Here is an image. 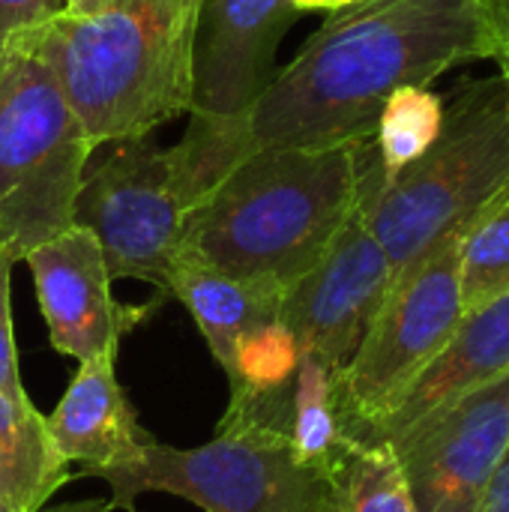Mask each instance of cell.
Listing matches in <instances>:
<instances>
[{"label": "cell", "instance_id": "cell-1", "mask_svg": "<svg viewBox=\"0 0 509 512\" xmlns=\"http://www.w3.org/2000/svg\"><path fill=\"white\" fill-rule=\"evenodd\" d=\"M477 60H492L483 0H360L336 9L243 123L240 159L267 147L366 144L396 90L429 87Z\"/></svg>", "mask_w": 509, "mask_h": 512}, {"label": "cell", "instance_id": "cell-2", "mask_svg": "<svg viewBox=\"0 0 509 512\" xmlns=\"http://www.w3.org/2000/svg\"><path fill=\"white\" fill-rule=\"evenodd\" d=\"M366 144L249 153L186 213L177 255L285 294L351 219Z\"/></svg>", "mask_w": 509, "mask_h": 512}, {"label": "cell", "instance_id": "cell-3", "mask_svg": "<svg viewBox=\"0 0 509 512\" xmlns=\"http://www.w3.org/2000/svg\"><path fill=\"white\" fill-rule=\"evenodd\" d=\"M201 0H108L24 36L57 78L90 144L153 135L189 111Z\"/></svg>", "mask_w": 509, "mask_h": 512}, {"label": "cell", "instance_id": "cell-4", "mask_svg": "<svg viewBox=\"0 0 509 512\" xmlns=\"http://www.w3.org/2000/svg\"><path fill=\"white\" fill-rule=\"evenodd\" d=\"M509 183V78L462 81L444 99L438 141L396 177L381 180L366 144L360 210L399 276L444 237L459 234Z\"/></svg>", "mask_w": 509, "mask_h": 512}, {"label": "cell", "instance_id": "cell-5", "mask_svg": "<svg viewBox=\"0 0 509 512\" xmlns=\"http://www.w3.org/2000/svg\"><path fill=\"white\" fill-rule=\"evenodd\" d=\"M93 144L27 39L0 57V258L24 261L72 228Z\"/></svg>", "mask_w": 509, "mask_h": 512}, {"label": "cell", "instance_id": "cell-6", "mask_svg": "<svg viewBox=\"0 0 509 512\" xmlns=\"http://www.w3.org/2000/svg\"><path fill=\"white\" fill-rule=\"evenodd\" d=\"M303 12L291 0H201L189 126L171 147L186 213L240 162L243 123L276 81V54Z\"/></svg>", "mask_w": 509, "mask_h": 512}, {"label": "cell", "instance_id": "cell-7", "mask_svg": "<svg viewBox=\"0 0 509 512\" xmlns=\"http://www.w3.org/2000/svg\"><path fill=\"white\" fill-rule=\"evenodd\" d=\"M111 489V510H135L144 492H168L207 512H324L330 474L303 462L288 435L225 411L216 438L177 450L150 444L123 468L96 471Z\"/></svg>", "mask_w": 509, "mask_h": 512}, {"label": "cell", "instance_id": "cell-8", "mask_svg": "<svg viewBox=\"0 0 509 512\" xmlns=\"http://www.w3.org/2000/svg\"><path fill=\"white\" fill-rule=\"evenodd\" d=\"M459 234L444 237L393 279L357 354L336 375V417L351 441H369L456 333L465 303Z\"/></svg>", "mask_w": 509, "mask_h": 512}, {"label": "cell", "instance_id": "cell-9", "mask_svg": "<svg viewBox=\"0 0 509 512\" xmlns=\"http://www.w3.org/2000/svg\"><path fill=\"white\" fill-rule=\"evenodd\" d=\"M186 204L171 147L153 135L114 138L90 150L72 225L93 234L111 282L141 279L168 297V270L183 234Z\"/></svg>", "mask_w": 509, "mask_h": 512}, {"label": "cell", "instance_id": "cell-10", "mask_svg": "<svg viewBox=\"0 0 509 512\" xmlns=\"http://www.w3.org/2000/svg\"><path fill=\"white\" fill-rule=\"evenodd\" d=\"M509 441V372L390 435L417 512H477Z\"/></svg>", "mask_w": 509, "mask_h": 512}, {"label": "cell", "instance_id": "cell-11", "mask_svg": "<svg viewBox=\"0 0 509 512\" xmlns=\"http://www.w3.org/2000/svg\"><path fill=\"white\" fill-rule=\"evenodd\" d=\"M393 279V264L372 237L357 198L327 255L285 291L279 324L300 351L321 357L333 375H342L381 312Z\"/></svg>", "mask_w": 509, "mask_h": 512}, {"label": "cell", "instance_id": "cell-12", "mask_svg": "<svg viewBox=\"0 0 509 512\" xmlns=\"http://www.w3.org/2000/svg\"><path fill=\"white\" fill-rule=\"evenodd\" d=\"M24 261L33 273L51 348L75 363L117 354L120 339L150 321L165 303V294L138 306L117 303L102 249L78 225L36 246Z\"/></svg>", "mask_w": 509, "mask_h": 512}, {"label": "cell", "instance_id": "cell-13", "mask_svg": "<svg viewBox=\"0 0 509 512\" xmlns=\"http://www.w3.org/2000/svg\"><path fill=\"white\" fill-rule=\"evenodd\" d=\"M114 360L117 354H102L78 363L60 405L45 417L54 453L66 465H81L84 477L132 465L156 444L117 384Z\"/></svg>", "mask_w": 509, "mask_h": 512}, {"label": "cell", "instance_id": "cell-14", "mask_svg": "<svg viewBox=\"0 0 509 512\" xmlns=\"http://www.w3.org/2000/svg\"><path fill=\"white\" fill-rule=\"evenodd\" d=\"M509 372V291L465 312L456 333L444 345V351L432 360V366L417 378V384L405 393L396 411L378 426V432L366 441H387L402 432L432 408L459 399L477 387H486Z\"/></svg>", "mask_w": 509, "mask_h": 512}, {"label": "cell", "instance_id": "cell-15", "mask_svg": "<svg viewBox=\"0 0 509 512\" xmlns=\"http://www.w3.org/2000/svg\"><path fill=\"white\" fill-rule=\"evenodd\" d=\"M168 297L189 309L213 360L228 375L240 345L279 324L285 294L177 255L168 270Z\"/></svg>", "mask_w": 509, "mask_h": 512}, {"label": "cell", "instance_id": "cell-16", "mask_svg": "<svg viewBox=\"0 0 509 512\" xmlns=\"http://www.w3.org/2000/svg\"><path fill=\"white\" fill-rule=\"evenodd\" d=\"M69 477V465L51 447L45 414L30 399L0 396V507L39 512Z\"/></svg>", "mask_w": 509, "mask_h": 512}, {"label": "cell", "instance_id": "cell-17", "mask_svg": "<svg viewBox=\"0 0 509 512\" xmlns=\"http://www.w3.org/2000/svg\"><path fill=\"white\" fill-rule=\"evenodd\" d=\"M324 512H417L399 459L387 441H351L330 471Z\"/></svg>", "mask_w": 509, "mask_h": 512}, {"label": "cell", "instance_id": "cell-18", "mask_svg": "<svg viewBox=\"0 0 509 512\" xmlns=\"http://www.w3.org/2000/svg\"><path fill=\"white\" fill-rule=\"evenodd\" d=\"M336 375L330 366L309 354L300 351L297 372L291 381V399H288V441L297 450V456L321 471H333L339 453L345 450L348 438L339 426L336 417Z\"/></svg>", "mask_w": 509, "mask_h": 512}, {"label": "cell", "instance_id": "cell-19", "mask_svg": "<svg viewBox=\"0 0 509 512\" xmlns=\"http://www.w3.org/2000/svg\"><path fill=\"white\" fill-rule=\"evenodd\" d=\"M459 285L465 312L509 291V183L462 231Z\"/></svg>", "mask_w": 509, "mask_h": 512}, {"label": "cell", "instance_id": "cell-20", "mask_svg": "<svg viewBox=\"0 0 509 512\" xmlns=\"http://www.w3.org/2000/svg\"><path fill=\"white\" fill-rule=\"evenodd\" d=\"M444 126V96L432 87H402L396 90L375 129V156L381 180L396 177L402 168L417 162L441 135Z\"/></svg>", "mask_w": 509, "mask_h": 512}, {"label": "cell", "instance_id": "cell-21", "mask_svg": "<svg viewBox=\"0 0 509 512\" xmlns=\"http://www.w3.org/2000/svg\"><path fill=\"white\" fill-rule=\"evenodd\" d=\"M63 12V0H0V57L15 39L42 30Z\"/></svg>", "mask_w": 509, "mask_h": 512}, {"label": "cell", "instance_id": "cell-22", "mask_svg": "<svg viewBox=\"0 0 509 512\" xmlns=\"http://www.w3.org/2000/svg\"><path fill=\"white\" fill-rule=\"evenodd\" d=\"M12 264L0 258V396L9 399H27L21 375H18V351H15V333H12Z\"/></svg>", "mask_w": 509, "mask_h": 512}, {"label": "cell", "instance_id": "cell-23", "mask_svg": "<svg viewBox=\"0 0 509 512\" xmlns=\"http://www.w3.org/2000/svg\"><path fill=\"white\" fill-rule=\"evenodd\" d=\"M483 3H486L489 39H492V60L498 63V72L509 78V0H483Z\"/></svg>", "mask_w": 509, "mask_h": 512}, {"label": "cell", "instance_id": "cell-24", "mask_svg": "<svg viewBox=\"0 0 509 512\" xmlns=\"http://www.w3.org/2000/svg\"><path fill=\"white\" fill-rule=\"evenodd\" d=\"M477 512H509V441L498 468H495V477L483 495V504Z\"/></svg>", "mask_w": 509, "mask_h": 512}, {"label": "cell", "instance_id": "cell-25", "mask_svg": "<svg viewBox=\"0 0 509 512\" xmlns=\"http://www.w3.org/2000/svg\"><path fill=\"white\" fill-rule=\"evenodd\" d=\"M39 512H114L108 501H72V504H60V507H42Z\"/></svg>", "mask_w": 509, "mask_h": 512}, {"label": "cell", "instance_id": "cell-26", "mask_svg": "<svg viewBox=\"0 0 509 512\" xmlns=\"http://www.w3.org/2000/svg\"><path fill=\"white\" fill-rule=\"evenodd\" d=\"M300 12H312V9H327V12H336V9H345V6H354L360 0H291Z\"/></svg>", "mask_w": 509, "mask_h": 512}, {"label": "cell", "instance_id": "cell-27", "mask_svg": "<svg viewBox=\"0 0 509 512\" xmlns=\"http://www.w3.org/2000/svg\"><path fill=\"white\" fill-rule=\"evenodd\" d=\"M63 3H66L69 15H87V12H96L99 6H105L108 0H63Z\"/></svg>", "mask_w": 509, "mask_h": 512}, {"label": "cell", "instance_id": "cell-28", "mask_svg": "<svg viewBox=\"0 0 509 512\" xmlns=\"http://www.w3.org/2000/svg\"><path fill=\"white\" fill-rule=\"evenodd\" d=\"M0 512H6V510H3V507H0Z\"/></svg>", "mask_w": 509, "mask_h": 512}]
</instances>
